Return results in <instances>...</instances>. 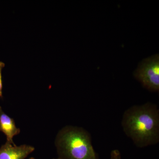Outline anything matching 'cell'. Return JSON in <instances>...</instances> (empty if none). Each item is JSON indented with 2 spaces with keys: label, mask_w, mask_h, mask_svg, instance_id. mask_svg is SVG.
I'll list each match as a JSON object with an SVG mask.
<instances>
[{
  "label": "cell",
  "mask_w": 159,
  "mask_h": 159,
  "mask_svg": "<svg viewBox=\"0 0 159 159\" xmlns=\"http://www.w3.org/2000/svg\"><path fill=\"white\" fill-rule=\"evenodd\" d=\"M111 159H121V154L118 149L112 150L111 152Z\"/></svg>",
  "instance_id": "52a82bcc"
},
{
  "label": "cell",
  "mask_w": 159,
  "mask_h": 159,
  "mask_svg": "<svg viewBox=\"0 0 159 159\" xmlns=\"http://www.w3.org/2000/svg\"><path fill=\"white\" fill-rule=\"evenodd\" d=\"M34 150V147L31 145L17 146L6 141L0 147V159H25Z\"/></svg>",
  "instance_id": "277c9868"
},
{
  "label": "cell",
  "mask_w": 159,
  "mask_h": 159,
  "mask_svg": "<svg viewBox=\"0 0 159 159\" xmlns=\"http://www.w3.org/2000/svg\"><path fill=\"white\" fill-rule=\"evenodd\" d=\"M0 131L6 136L7 142L15 144L13 137L19 134L20 129L16 125L14 119L5 113L0 107Z\"/></svg>",
  "instance_id": "5b68a950"
},
{
  "label": "cell",
  "mask_w": 159,
  "mask_h": 159,
  "mask_svg": "<svg viewBox=\"0 0 159 159\" xmlns=\"http://www.w3.org/2000/svg\"><path fill=\"white\" fill-rule=\"evenodd\" d=\"M133 75L146 89L150 92H158L159 54L152 55L142 60L134 71Z\"/></svg>",
  "instance_id": "3957f363"
},
{
  "label": "cell",
  "mask_w": 159,
  "mask_h": 159,
  "mask_svg": "<svg viewBox=\"0 0 159 159\" xmlns=\"http://www.w3.org/2000/svg\"><path fill=\"white\" fill-rule=\"evenodd\" d=\"M55 145L60 159H99L90 134L82 127L65 126L57 133Z\"/></svg>",
  "instance_id": "7a4b0ae2"
},
{
  "label": "cell",
  "mask_w": 159,
  "mask_h": 159,
  "mask_svg": "<svg viewBox=\"0 0 159 159\" xmlns=\"http://www.w3.org/2000/svg\"><path fill=\"white\" fill-rule=\"evenodd\" d=\"M121 124L125 134L139 148L159 142V109L156 104L132 106L124 112Z\"/></svg>",
  "instance_id": "6da1fadb"
},
{
  "label": "cell",
  "mask_w": 159,
  "mask_h": 159,
  "mask_svg": "<svg viewBox=\"0 0 159 159\" xmlns=\"http://www.w3.org/2000/svg\"><path fill=\"white\" fill-rule=\"evenodd\" d=\"M29 159H35V158H34V157H31ZM60 159L58 158L57 157V158H53V159Z\"/></svg>",
  "instance_id": "ba28073f"
},
{
  "label": "cell",
  "mask_w": 159,
  "mask_h": 159,
  "mask_svg": "<svg viewBox=\"0 0 159 159\" xmlns=\"http://www.w3.org/2000/svg\"><path fill=\"white\" fill-rule=\"evenodd\" d=\"M5 63L2 61H0V98H3V82L2 77V71L5 67Z\"/></svg>",
  "instance_id": "8992f818"
}]
</instances>
